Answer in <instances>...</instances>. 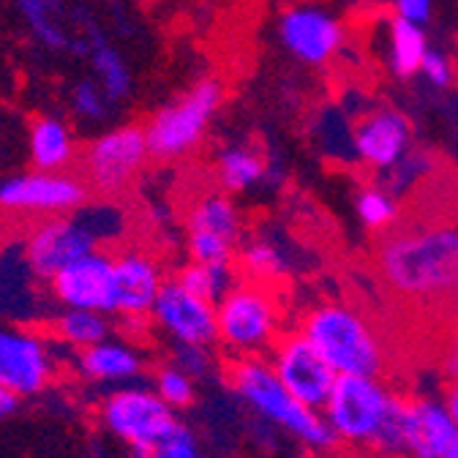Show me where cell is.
I'll use <instances>...</instances> for the list:
<instances>
[{
	"instance_id": "obj_1",
	"label": "cell",
	"mask_w": 458,
	"mask_h": 458,
	"mask_svg": "<svg viewBox=\"0 0 458 458\" xmlns=\"http://www.w3.org/2000/svg\"><path fill=\"white\" fill-rule=\"evenodd\" d=\"M374 270L398 306L453 317L458 309V216L398 218L374 246Z\"/></svg>"
},
{
	"instance_id": "obj_2",
	"label": "cell",
	"mask_w": 458,
	"mask_h": 458,
	"mask_svg": "<svg viewBox=\"0 0 458 458\" xmlns=\"http://www.w3.org/2000/svg\"><path fill=\"white\" fill-rule=\"evenodd\" d=\"M301 333L319 350V355L335 369V374L387 379L393 360L387 344L371 319L347 303H319L306 311Z\"/></svg>"
},
{
	"instance_id": "obj_3",
	"label": "cell",
	"mask_w": 458,
	"mask_h": 458,
	"mask_svg": "<svg viewBox=\"0 0 458 458\" xmlns=\"http://www.w3.org/2000/svg\"><path fill=\"white\" fill-rule=\"evenodd\" d=\"M224 379L249 410H254L265 423L286 428L295 439L309 447L327 450L335 442L327 420L317 415V410L301 404V401L281 385L273 366L265 358H235L226 366Z\"/></svg>"
},
{
	"instance_id": "obj_4",
	"label": "cell",
	"mask_w": 458,
	"mask_h": 458,
	"mask_svg": "<svg viewBox=\"0 0 458 458\" xmlns=\"http://www.w3.org/2000/svg\"><path fill=\"white\" fill-rule=\"evenodd\" d=\"M218 344L235 358H262L281 338V303L273 284L243 278L216 303Z\"/></svg>"
},
{
	"instance_id": "obj_5",
	"label": "cell",
	"mask_w": 458,
	"mask_h": 458,
	"mask_svg": "<svg viewBox=\"0 0 458 458\" xmlns=\"http://www.w3.org/2000/svg\"><path fill=\"white\" fill-rule=\"evenodd\" d=\"M98 420L104 431L126 447L129 458H150L153 450L181 426L178 412L166 407L153 385L112 387L98 401Z\"/></svg>"
},
{
	"instance_id": "obj_6",
	"label": "cell",
	"mask_w": 458,
	"mask_h": 458,
	"mask_svg": "<svg viewBox=\"0 0 458 458\" xmlns=\"http://www.w3.org/2000/svg\"><path fill=\"white\" fill-rule=\"evenodd\" d=\"M224 104V85L213 77L194 82L186 93L161 104L145 129L150 158L158 161H178L189 156L205 140L216 112Z\"/></svg>"
},
{
	"instance_id": "obj_7",
	"label": "cell",
	"mask_w": 458,
	"mask_h": 458,
	"mask_svg": "<svg viewBox=\"0 0 458 458\" xmlns=\"http://www.w3.org/2000/svg\"><path fill=\"white\" fill-rule=\"evenodd\" d=\"M390 390L382 379L338 374L322 415L335 439L374 445V437L390 407Z\"/></svg>"
},
{
	"instance_id": "obj_8",
	"label": "cell",
	"mask_w": 458,
	"mask_h": 458,
	"mask_svg": "<svg viewBox=\"0 0 458 458\" xmlns=\"http://www.w3.org/2000/svg\"><path fill=\"white\" fill-rule=\"evenodd\" d=\"M150 161V148L142 126H114L98 134L82 153L88 189L112 197L126 191Z\"/></svg>"
},
{
	"instance_id": "obj_9",
	"label": "cell",
	"mask_w": 458,
	"mask_h": 458,
	"mask_svg": "<svg viewBox=\"0 0 458 458\" xmlns=\"http://www.w3.org/2000/svg\"><path fill=\"white\" fill-rule=\"evenodd\" d=\"M88 205V183L69 172H14L0 178V210L12 216H69Z\"/></svg>"
},
{
	"instance_id": "obj_10",
	"label": "cell",
	"mask_w": 458,
	"mask_h": 458,
	"mask_svg": "<svg viewBox=\"0 0 458 458\" xmlns=\"http://www.w3.org/2000/svg\"><path fill=\"white\" fill-rule=\"evenodd\" d=\"M101 249V241L90 224L85 208L69 216L41 218L22 241L25 259L38 281H49L55 273H61L72 262L93 254Z\"/></svg>"
},
{
	"instance_id": "obj_11",
	"label": "cell",
	"mask_w": 458,
	"mask_h": 458,
	"mask_svg": "<svg viewBox=\"0 0 458 458\" xmlns=\"http://www.w3.org/2000/svg\"><path fill=\"white\" fill-rule=\"evenodd\" d=\"M57 369L52 338L28 325L0 322V385L20 398H33L55 382Z\"/></svg>"
},
{
	"instance_id": "obj_12",
	"label": "cell",
	"mask_w": 458,
	"mask_h": 458,
	"mask_svg": "<svg viewBox=\"0 0 458 458\" xmlns=\"http://www.w3.org/2000/svg\"><path fill=\"white\" fill-rule=\"evenodd\" d=\"M243 238L238 205L224 191L202 194L186 216V249L191 262H235Z\"/></svg>"
},
{
	"instance_id": "obj_13",
	"label": "cell",
	"mask_w": 458,
	"mask_h": 458,
	"mask_svg": "<svg viewBox=\"0 0 458 458\" xmlns=\"http://www.w3.org/2000/svg\"><path fill=\"white\" fill-rule=\"evenodd\" d=\"M276 36L284 52L303 66H327L341 52L347 30L344 22L319 4H293L276 20Z\"/></svg>"
},
{
	"instance_id": "obj_14",
	"label": "cell",
	"mask_w": 458,
	"mask_h": 458,
	"mask_svg": "<svg viewBox=\"0 0 458 458\" xmlns=\"http://www.w3.org/2000/svg\"><path fill=\"white\" fill-rule=\"evenodd\" d=\"M270 366L281 385L311 410H322L327 404L338 379L335 369L319 355V350L301 330L281 333V338L273 344Z\"/></svg>"
},
{
	"instance_id": "obj_15",
	"label": "cell",
	"mask_w": 458,
	"mask_h": 458,
	"mask_svg": "<svg viewBox=\"0 0 458 458\" xmlns=\"http://www.w3.org/2000/svg\"><path fill=\"white\" fill-rule=\"evenodd\" d=\"M150 322L175 347H213L218 341L216 303L189 293L175 278H166L153 303Z\"/></svg>"
},
{
	"instance_id": "obj_16",
	"label": "cell",
	"mask_w": 458,
	"mask_h": 458,
	"mask_svg": "<svg viewBox=\"0 0 458 458\" xmlns=\"http://www.w3.org/2000/svg\"><path fill=\"white\" fill-rule=\"evenodd\" d=\"M57 309H85L114 317V254L93 251L47 281Z\"/></svg>"
},
{
	"instance_id": "obj_17",
	"label": "cell",
	"mask_w": 458,
	"mask_h": 458,
	"mask_svg": "<svg viewBox=\"0 0 458 458\" xmlns=\"http://www.w3.org/2000/svg\"><path fill=\"white\" fill-rule=\"evenodd\" d=\"M355 158L371 169H393L412 150V123L401 109L379 106L363 112L352 129Z\"/></svg>"
},
{
	"instance_id": "obj_18",
	"label": "cell",
	"mask_w": 458,
	"mask_h": 458,
	"mask_svg": "<svg viewBox=\"0 0 458 458\" xmlns=\"http://www.w3.org/2000/svg\"><path fill=\"white\" fill-rule=\"evenodd\" d=\"M164 281V267L153 254L142 249H126L114 254V317H150Z\"/></svg>"
},
{
	"instance_id": "obj_19",
	"label": "cell",
	"mask_w": 458,
	"mask_h": 458,
	"mask_svg": "<svg viewBox=\"0 0 458 458\" xmlns=\"http://www.w3.org/2000/svg\"><path fill=\"white\" fill-rule=\"evenodd\" d=\"M145 369L148 363L137 344L114 335L74 355V371L80 374V379L109 390L140 382Z\"/></svg>"
},
{
	"instance_id": "obj_20",
	"label": "cell",
	"mask_w": 458,
	"mask_h": 458,
	"mask_svg": "<svg viewBox=\"0 0 458 458\" xmlns=\"http://www.w3.org/2000/svg\"><path fill=\"white\" fill-rule=\"evenodd\" d=\"M458 445V428L445 404L410 395L407 453L412 458H445Z\"/></svg>"
},
{
	"instance_id": "obj_21",
	"label": "cell",
	"mask_w": 458,
	"mask_h": 458,
	"mask_svg": "<svg viewBox=\"0 0 458 458\" xmlns=\"http://www.w3.org/2000/svg\"><path fill=\"white\" fill-rule=\"evenodd\" d=\"M28 150L33 169L41 172H69V166L77 158V142L74 131L66 121L55 114H41L30 123L28 134Z\"/></svg>"
},
{
	"instance_id": "obj_22",
	"label": "cell",
	"mask_w": 458,
	"mask_h": 458,
	"mask_svg": "<svg viewBox=\"0 0 458 458\" xmlns=\"http://www.w3.org/2000/svg\"><path fill=\"white\" fill-rule=\"evenodd\" d=\"M216 181L224 194H243L267 181V161L249 145H226L216 153Z\"/></svg>"
},
{
	"instance_id": "obj_23",
	"label": "cell",
	"mask_w": 458,
	"mask_h": 458,
	"mask_svg": "<svg viewBox=\"0 0 458 458\" xmlns=\"http://www.w3.org/2000/svg\"><path fill=\"white\" fill-rule=\"evenodd\" d=\"M49 333L57 347H66L77 355L112 335V319L109 314L85 309H57L49 322Z\"/></svg>"
},
{
	"instance_id": "obj_24",
	"label": "cell",
	"mask_w": 458,
	"mask_h": 458,
	"mask_svg": "<svg viewBox=\"0 0 458 458\" xmlns=\"http://www.w3.org/2000/svg\"><path fill=\"white\" fill-rule=\"evenodd\" d=\"M17 12L30 28V33L44 44L47 49L55 52H74V55H88L90 44L72 38L64 25L57 22L61 17V0H17Z\"/></svg>"
},
{
	"instance_id": "obj_25",
	"label": "cell",
	"mask_w": 458,
	"mask_h": 458,
	"mask_svg": "<svg viewBox=\"0 0 458 458\" xmlns=\"http://www.w3.org/2000/svg\"><path fill=\"white\" fill-rule=\"evenodd\" d=\"M428 38L420 25L404 20H387V69L398 80H410L420 74L423 57L428 52Z\"/></svg>"
},
{
	"instance_id": "obj_26",
	"label": "cell",
	"mask_w": 458,
	"mask_h": 458,
	"mask_svg": "<svg viewBox=\"0 0 458 458\" xmlns=\"http://www.w3.org/2000/svg\"><path fill=\"white\" fill-rule=\"evenodd\" d=\"M90 66H93V74H96V82L101 85L104 96L118 104V101H126L134 90V77H131V69L126 64V57L114 49L109 41H104L101 36H93L90 38Z\"/></svg>"
},
{
	"instance_id": "obj_27",
	"label": "cell",
	"mask_w": 458,
	"mask_h": 458,
	"mask_svg": "<svg viewBox=\"0 0 458 458\" xmlns=\"http://www.w3.org/2000/svg\"><path fill=\"white\" fill-rule=\"evenodd\" d=\"M238 265L235 262H224V265H208V262H189L175 273V281L183 284L189 293L218 303L233 286L241 281L238 278Z\"/></svg>"
},
{
	"instance_id": "obj_28",
	"label": "cell",
	"mask_w": 458,
	"mask_h": 458,
	"mask_svg": "<svg viewBox=\"0 0 458 458\" xmlns=\"http://www.w3.org/2000/svg\"><path fill=\"white\" fill-rule=\"evenodd\" d=\"M235 259H238L235 262L238 265V273H243L251 281L270 284V281L284 278V273H286V257L267 238H254V241L241 243Z\"/></svg>"
},
{
	"instance_id": "obj_29",
	"label": "cell",
	"mask_w": 458,
	"mask_h": 458,
	"mask_svg": "<svg viewBox=\"0 0 458 458\" xmlns=\"http://www.w3.org/2000/svg\"><path fill=\"white\" fill-rule=\"evenodd\" d=\"M355 213L369 233L385 235L401 218L395 197L385 186H363L355 197Z\"/></svg>"
},
{
	"instance_id": "obj_30",
	"label": "cell",
	"mask_w": 458,
	"mask_h": 458,
	"mask_svg": "<svg viewBox=\"0 0 458 458\" xmlns=\"http://www.w3.org/2000/svg\"><path fill=\"white\" fill-rule=\"evenodd\" d=\"M407 431H410V395L393 393L385 420L374 437V447L382 453H407Z\"/></svg>"
},
{
	"instance_id": "obj_31",
	"label": "cell",
	"mask_w": 458,
	"mask_h": 458,
	"mask_svg": "<svg viewBox=\"0 0 458 458\" xmlns=\"http://www.w3.org/2000/svg\"><path fill=\"white\" fill-rule=\"evenodd\" d=\"M153 390L158 393V398L164 401V404L172 407L175 412L189 410L197 401V379L189 377L186 371H181L175 363H164L156 369Z\"/></svg>"
},
{
	"instance_id": "obj_32",
	"label": "cell",
	"mask_w": 458,
	"mask_h": 458,
	"mask_svg": "<svg viewBox=\"0 0 458 458\" xmlns=\"http://www.w3.org/2000/svg\"><path fill=\"white\" fill-rule=\"evenodd\" d=\"M390 172V178H387V191L395 197V194H407V191H412V186L420 181V178H426V175H431L434 172V158L426 153V150H410L404 158H401L393 169H387Z\"/></svg>"
},
{
	"instance_id": "obj_33",
	"label": "cell",
	"mask_w": 458,
	"mask_h": 458,
	"mask_svg": "<svg viewBox=\"0 0 458 458\" xmlns=\"http://www.w3.org/2000/svg\"><path fill=\"white\" fill-rule=\"evenodd\" d=\"M109 104L112 101L104 96V90L96 80H80L72 88V112L88 123L104 121L109 114Z\"/></svg>"
},
{
	"instance_id": "obj_34",
	"label": "cell",
	"mask_w": 458,
	"mask_h": 458,
	"mask_svg": "<svg viewBox=\"0 0 458 458\" xmlns=\"http://www.w3.org/2000/svg\"><path fill=\"white\" fill-rule=\"evenodd\" d=\"M150 458H202V453H199V442H197L194 431L181 423L153 450Z\"/></svg>"
},
{
	"instance_id": "obj_35",
	"label": "cell",
	"mask_w": 458,
	"mask_h": 458,
	"mask_svg": "<svg viewBox=\"0 0 458 458\" xmlns=\"http://www.w3.org/2000/svg\"><path fill=\"white\" fill-rule=\"evenodd\" d=\"M420 77L431 88L445 90L455 80V66H453V61H450V57L442 49H428L426 57H423V66H420Z\"/></svg>"
},
{
	"instance_id": "obj_36",
	"label": "cell",
	"mask_w": 458,
	"mask_h": 458,
	"mask_svg": "<svg viewBox=\"0 0 458 458\" xmlns=\"http://www.w3.org/2000/svg\"><path fill=\"white\" fill-rule=\"evenodd\" d=\"M172 363H175L181 371H186L189 377L199 379L210 371L213 358H210L208 347H178L175 355H172Z\"/></svg>"
},
{
	"instance_id": "obj_37",
	"label": "cell",
	"mask_w": 458,
	"mask_h": 458,
	"mask_svg": "<svg viewBox=\"0 0 458 458\" xmlns=\"http://www.w3.org/2000/svg\"><path fill=\"white\" fill-rule=\"evenodd\" d=\"M390 9L398 20L426 28L434 14V0H390Z\"/></svg>"
},
{
	"instance_id": "obj_38",
	"label": "cell",
	"mask_w": 458,
	"mask_h": 458,
	"mask_svg": "<svg viewBox=\"0 0 458 458\" xmlns=\"http://www.w3.org/2000/svg\"><path fill=\"white\" fill-rule=\"evenodd\" d=\"M20 395H14L9 387H4L0 385V420H6V418H12L17 410H20Z\"/></svg>"
},
{
	"instance_id": "obj_39",
	"label": "cell",
	"mask_w": 458,
	"mask_h": 458,
	"mask_svg": "<svg viewBox=\"0 0 458 458\" xmlns=\"http://www.w3.org/2000/svg\"><path fill=\"white\" fill-rule=\"evenodd\" d=\"M445 407H447V412H450V418H453V423H455V428H458V379H453V382L447 385Z\"/></svg>"
},
{
	"instance_id": "obj_40",
	"label": "cell",
	"mask_w": 458,
	"mask_h": 458,
	"mask_svg": "<svg viewBox=\"0 0 458 458\" xmlns=\"http://www.w3.org/2000/svg\"><path fill=\"white\" fill-rule=\"evenodd\" d=\"M445 458H458V445H455V447H453V450H450V453H447Z\"/></svg>"
},
{
	"instance_id": "obj_41",
	"label": "cell",
	"mask_w": 458,
	"mask_h": 458,
	"mask_svg": "<svg viewBox=\"0 0 458 458\" xmlns=\"http://www.w3.org/2000/svg\"><path fill=\"white\" fill-rule=\"evenodd\" d=\"M453 322H455V335H458V309H455V314H453Z\"/></svg>"
}]
</instances>
